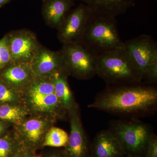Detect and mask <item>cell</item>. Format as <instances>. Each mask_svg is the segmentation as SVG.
Instances as JSON below:
<instances>
[{
  "instance_id": "obj_22",
  "label": "cell",
  "mask_w": 157,
  "mask_h": 157,
  "mask_svg": "<svg viewBox=\"0 0 157 157\" xmlns=\"http://www.w3.org/2000/svg\"><path fill=\"white\" fill-rule=\"evenodd\" d=\"M0 62L4 67L12 63L10 49L6 36L0 40Z\"/></svg>"
},
{
  "instance_id": "obj_8",
  "label": "cell",
  "mask_w": 157,
  "mask_h": 157,
  "mask_svg": "<svg viewBox=\"0 0 157 157\" xmlns=\"http://www.w3.org/2000/svg\"><path fill=\"white\" fill-rule=\"evenodd\" d=\"M6 36L12 63H30L42 45L36 34L26 29L12 31Z\"/></svg>"
},
{
  "instance_id": "obj_25",
  "label": "cell",
  "mask_w": 157,
  "mask_h": 157,
  "mask_svg": "<svg viewBox=\"0 0 157 157\" xmlns=\"http://www.w3.org/2000/svg\"><path fill=\"white\" fill-rule=\"evenodd\" d=\"M12 0H0V8L8 4Z\"/></svg>"
},
{
  "instance_id": "obj_5",
  "label": "cell",
  "mask_w": 157,
  "mask_h": 157,
  "mask_svg": "<svg viewBox=\"0 0 157 157\" xmlns=\"http://www.w3.org/2000/svg\"><path fill=\"white\" fill-rule=\"evenodd\" d=\"M128 54L142 77V82L157 84V44L151 36L146 34L124 42Z\"/></svg>"
},
{
  "instance_id": "obj_26",
  "label": "cell",
  "mask_w": 157,
  "mask_h": 157,
  "mask_svg": "<svg viewBox=\"0 0 157 157\" xmlns=\"http://www.w3.org/2000/svg\"><path fill=\"white\" fill-rule=\"evenodd\" d=\"M3 130H4V128H3L2 125L0 124V134L2 132Z\"/></svg>"
},
{
  "instance_id": "obj_19",
  "label": "cell",
  "mask_w": 157,
  "mask_h": 157,
  "mask_svg": "<svg viewBox=\"0 0 157 157\" xmlns=\"http://www.w3.org/2000/svg\"><path fill=\"white\" fill-rule=\"evenodd\" d=\"M69 140V135L66 131L57 127H52L45 135L44 146L65 147Z\"/></svg>"
},
{
  "instance_id": "obj_14",
  "label": "cell",
  "mask_w": 157,
  "mask_h": 157,
  "mask_svg": "<svg viewBox=\"0 0 157 157\" xmlns=\"http://www.w3.org/2000/svg\"><path fill=\"white\" fill-rule=\"evenodd\" d=\"M42 17L47 25L58 29L75 6L72 0H42Z\"/></svg>"
},
{
  "instance_id": "obj_18",
  "label": "cell",
  "mask_w": 157,
  "mask_h": 157,
  "mask_svg": "<svg viewBox=\"0 0 157 157\" xmlns=\"http://www.w3.org/2000/svg\"><path fill=\"white\" fill-rule=\"evenodd\" d=\"M26 90L29 98L54 94L53 74L50 76H35Z\"/></svg>"
},
{
  "instance_id": "obj_7",
  "label": "cell",
  "mask_w": 157,
  "mask_h": 157,
  "mask_svg": "<svg viewBox=\"0 0 157 157\" xmlns=\"http://www.w3.org/2000/svg\"><path fill=\"white\" fill-rule=\"evenodd\" d=\"M93 13L82 3L72 9L58 29L57 37L63 45L80 43Z\"/></svg>"
},
{
  "instance_id": "obj_10",
  "label": "cell",
  "mask_w": 157,
  "mask_h": 157,
  "mask_svg": "<svg viewBox=\"0 0 157 157\" xmlns=\"http://www.w3.org/2000/svg\"><path fill=\"white\" fill-rule=\"evenodd\" d=\"M30 64L35 76H50L65 70L60 51L50 50L42 45L35 54Z\"/></svg>"
},
{
  "instance_id": "obj_28",
  "label": "cell",
  "mask_w": 157,
  "mask_h": 157,
  "mask_svg": "<svg viewBox=\"0 0 157 157\" xmlns=\"http://www.w3.org/2000/svg\"><path fill=\"white\" fill-rule=\"evenodd\" d=\"M124 157H136V156H130V155H126Z\"/></svg>"
},
{
  "instance_id": "obj_17",
  "label": "cell",
  "mask_w": 157,
  "mask_h": 157,
  "mask_svg": "<svg viewBox=\"0 0 157 157\" xmlns=\"http://www.w3.org/2000/svg\"><path fill=\"white\" fill-rule=\"evenodd\" d=\"M30 100L34 109L39 112H55L61 115L63 110H66L62 107L55 93L47 95L31 97Z\"/></svg>"
},
{
  "instance_id": "obj_6",
  "label": "cell",
  "mask_w": 157,
  "mask_h": 157,
  "mask_svg": "<svg viewBox=\"0 0 157 157\" xmlns=\"http://www.w3.org/2000/svg\"><path fill=\"white\" fill-rule=\"evenodd\" d=\"M59 51L68 75L82 80L97 75L99 56L82 43L63 45Z\"/></svg>"
},
{
  "instance_id": "obj_4",
  "label": "cell",
  "mask_w": 157,
  "mask_h": 157,
  "mask_svg": "<svg viewBox=\"0 0 157 157\" xmlns=\"http://www.w3.org/2000/svg\"><path fill=\"white\" fill-rule=\"evenodd\" d=\"M98 56L111 51L124 49L115 17L97 16L93 14L80 42Z\"/></svg>"
},
{
  "instance_id": "obj_29",
  "label": "cell",
  "mask_w": 157,
  "mask_h": 157,
  "mask_svg": "<svg viewBox=\"0 0 157 157\" xmlns=\"http://www.w3.org/2000/svg\"><path fill=\"white\" fill-rule=\"evenodd\" d=\"M22 157H30L29 156H25Z\"/></svg>"
},
{
  "instance_id": "obj_27",
  "label": "cell",
  "mask_w": 157,
  "mask_h": 157,
  "mask_svg": "<svg viewBox=\"0 0 157 157\" xmlns=\"http://www.w3.org/2000/svg\"><path fill=\"white\" fill-rule=\"evenodd\" d=\"M3 67H3V66L2 64V63H1V62H0V69H2V68Z\"/></svg>"
},
{
  "instance_id": "obj_24",
  "label": "cell",
  "mask_w": 157,
  "mask_h": 157,
  "mask_svg": "<svg viewBox=\"0 0 157 157\" xmlns=\"http://www.w3.org/2000/svg\"><path fill=\"white\" fill-rule=\"evenodd\" d=\"M12 151V144L6 138H0V157H9Z\"/></svg>"
},
{
  "instance_id": "obj_23",
  "label": "cell",
  "mask_w": 157,
  "mask_h": 157,
  "mask_svg": "<svg viewBox=\"0 0 157 157\" xmlns=\"http://www.w3.org/2000/svg\"><path fill=\"white\" fill-rule=\"evenodd\" d=\"M144 157H157V137L154 133L149 140Z\"/></svg>"
},
{
  "instance_id": "obj_15",
  "label": "cell",
  "mask_w": 157,
  "mask_h": 157,
  "mask_svg": "<svg viewBox=\"0 0 157 157\" xmlns=\"http://www.w3.org/2000/svg\"><path fill=\"white\" fill-rule=\"evenodd\" d=\"M68 76L65 70L58 71L53 74L55 94L62 107L66 110H69L76 107V105L68 84Z\"/></svg>"
},
{
  "instance_id": "obj_20",
  "label": "cell",
  "mask_w": 157,
  "mask_h": 157,
  "mask_svg": "<svg viewBox=\"0 0 157 157\" xmlns=\"http://www.w3.org/2000/svg\"><path fill=\"white\" fill-rule=\"evenodd\" d=\"M25 115V110L21 107L9 105L0 106V119L19 123Z\"/></svg>"
},
{
  "instance_id": "obj_3",
  "label": "cell",
  "mask_w": 157,
  "mask_h": 157,
  "mask_svg": "<svg viewBox=\"0 0 157 157\" xmlns=\"http://www.w3.org/2000/svg\"><path fill=\"white\" fill-rule=\"evenodd\" d=\"M108 130L119 141L126 155L144 157L154 134L151 127L138 118L111 121Z\"/></svg>"
},
{
  "instance_id": "obj_9",
  "label": "cell",
  "mask_w": 157,
  "mask_h": 157,
  "mask_svg": "<svg viewBox=\"0 0 157 157\" xmlns=\"http://www.w3.org/2000/svg\"><path fill=\"white\" fill-rule=\"evenodd\" d=\"M68 111L70 133L64 152L67 157H90L91 144L85 132L78 109L75 107Z\"/></svg>"
},
{
  "instance_id": "obj_11",
  "label": "cell",
  "mask_w": 157,
  "mask_h": 157,
  "mask_svg": "<svg viewBox=\"0 0 157 157\" xmlns=\"http://www.w3.org/2000/svg\"><path fill=\"white\" fill-rule=\"evenodd\" d=\"M88 7L97 16L116 17L135 6L137 0H72Z\"/></svg>"
},
{
  "instance_id": "obj_1",
  "label": "cell",
  "mask_w": 157,
  "mask_h": 157,
  "mask_svg": "<svg viewBox=\"0 0 157 157\" xmlns=\"http://www.w3.org/2000/svg\"><path fill=\"white\" fill-rule=\"evenodd\" d=\"M88 107L129 118L152 115L157 109V86L143 82L107 86Z\"/></svg>"
},
{
  "instance_id": "obj_21",
  "label": "cell",
  "mask_w": 157,
  "mask_h": 157,
  "mask_svg": "<svg viewBox=\"0 0 157 157\" xmlns=\"http://www.w3.org/2000/svg\"><path fill=\"white\" fill-rule=\"evenodd\" d=\"M18 92L6 82H0V102L2 103L15 102L18 98Z\"/></svg>"
},
{
  "instance_id": "obj_13",
  "label": "cell",
  "mask_w": 157,
  "mask_h": 157,
  "mask_svg": "<svg viewBox=\"0 0 157 157\" xmlns=\"http://www.w3.org/2000/svg\"><path fill=\"white\" fill-rule=\"evenodd\" d=\"M2 73L5 82L17 90L27 89L35 77L30 63H11Z\"/></svg>"
},
{
  "instance_id": "obj_16",
  "label": "cell",
  "mask_w": 157,
  "mask_h": 157,
  "mask_svg": "<svg viewBox=\"0 0 157 157\" xmlns=\"http://www.w3.org/2000/svg\"><path fill=\"white\" fill-rule=\"evenodd\" d=\"M48 126L47 122L39 119H32L24 123L21 131L25 139L32 143H37L41 140Z\"/></svg>"
},
{
  "instance_id": "obj_2",
  "label": "cell",
  "mask_w": 157,
  "mask_h": 157,
  "mask_svg": "<svg viewBox=\"0 0 157 157\" xmlns=\"http://www.w3.org/2000/svg\"><path fill=\"white\" fill-rule=\"evenodd\" d=\"M97 75L107 86L142 82V77L125 49L111 51L99 56Z\"/></svg>"
},
{
  "instance_id": "obj_12",
  "label": "cell",
  "mask_w": 157,
  "mask_h": 157,
  "mask_svg": "<svg viewBox=\"0 0 157 157\" xmlns=\"http://www.w3.org/2000/svg\"><path fill=\"white\" fill-rule=\"evenodd\" d=\"M126 155L120 144L108 130L99 132L91 144L90 157H124Z\"/></svg>"
}]
</instances>
